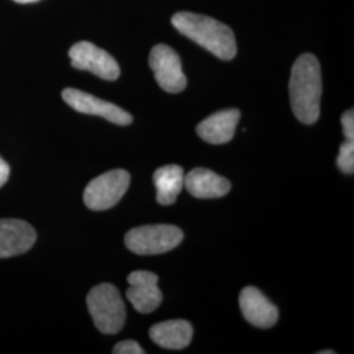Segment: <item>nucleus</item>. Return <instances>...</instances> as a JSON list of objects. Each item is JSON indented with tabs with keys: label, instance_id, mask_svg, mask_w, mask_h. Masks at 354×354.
<instances>
[{
	"label": "nucleus",
	"instance_id": "nucleus-1",
	"mask_svg": "<svg viewBox=\"0 0 354 354\" xmlns=\"http://www.w3.org/2000/svg\"><path fill=\"white\" fill-rule=\"evenodd\" d=\"M322 70L315 55L302 54L291 68V109L294 115L306 125H313L320 115L322 97Z\"/></svg>",
	"mask_w": 354,
	"mask_h": 354
},
{
	"label": "nucleus",
	"instance_id": "nucleus-2",
	"mask_svg": "<svg viewBox=\"0 0 354 354\" xmlns=\"http://www.w3.org/2000/svg\"><path fill=\"white\" fill-rule=\"evenodd\" d=\"M172 26L219 59L230 61L236 55L238 48L232 29L213 17L178 12L172 17Z\"/></svg>",
	"mask_w": 354,
	"mask_h": 354
},
{
	"label": "nucleus",
	"instance_id": "nucleus-3",
	"mask_svg": "<svg viewBox=\"0 0 354 354\" xmlns=\"http://www.w3.org/2000/svg\"><path fill=\"white\" fill-rule=\"evenodd\" d=\"M87 306L92 320L105 335H115L124 328L127 308L120 291L111 283H100L89 291Z\"/></svg>",
	"mask_w": 354,
	"mask_h": 354
},
{
	"label": "nucleus",
	"instance_id": "nucleus-4",
	"mask_svg": "<svg viewBox=\"0 0 354 354\" xmlns=\"http://www.w3.org/2000/svg\"><path fill=\"white\" fill-rule=\"evenodd\" d=\"M184 239L180 228L172 225H150L130 230L125 236L127 250L140 256L160 254L176 248Z\"/></svg>",
	"mask_w": 354,
	"mask_h": 354
},
{
	"label": "nucleus",
	"instance_id": "nucleus-5",
	"mask_svg": "<svg viewBox=\"0 0 354 354\" xmlns=\"http://www.w3.org/2000/svg\"><path fill=\"white\" fill-rule=\"evenodd\" d=\"M130 175L125 169H113L93 178L84 190L86 206L93 212L113 207L127 193Z\"/></svg>",
	"mask_w": 354,
	"mask_h": 354
},
{
	"label": "nucleus",
	"instance_id": "nucleus-6",
	"mask_svg": "<svg viewBox=\"0 0 354 354\" xmlns=\"http://www.w3.org/2000/svg\"><path fill=\"white\" fill-rule=\"evenodd\" d=\"M149 64L160 88L169 93H178L187 87V77L183 73L181 59L176 51L167 45L152 48Z\"/></svg>",
	"mask_w": 354,
	"mask_h": 354
},
{
	"label": "nucleus",
	"instance_id": "nucleus-7",
	"mask_svg": "<svg viewBox=\"0 0 354 354\" xmlns=\"http://www.w3.org/2000/svg\"><path fill=\"white\" fill-rule=\"evenodd\" d=\"M68 55L71 64L77 70H86L105 80H115L121 74L120 66L113 57L88 41L75 44Z\"/></svg>",
	"mask_w": 354,
	"mask_h": 354
},
{
	"label": "nucleus",
	"instance_id": "nucleus-8",
	"mask_svg": "<svg viewBox=\"0 0 354 354\" xmlns=\"http://www.w3.org/2000/svg\"><path fill=\"white\" fill-rule=\"evenodd\" d=\"M62 97L76 112L99 115L120 127H127L133 122L131 114L127 113L112 102H104L87 92L75 88H66L62 92Z\"/></svg>",
	"mask_w": 354,
	"mask_h": 354
},
{
	"label": "nucleus",
	"instance_id": "nucleus-9",
	"mask_svg": "<svg viewBox=\"0 0 354 354\" xmlns=\"http://www.w3.org/2000/svg\"><path fill=\"white\" fill-rule=\"evenodd\" d=\"M158 276L147 270H136L129 274L127 297L140 314L155 311L163 301V294L158 286Z\"/></svg>",
	"mask_w": 354,
	"mask_h": 354
},
{
	"label": "nucleus",
	"instance_id": "nucleus-10",
	"mask_svg": "<svg viewBox=\"0 0 354 354\" xmlns=\"http://www.w3.org/2000/svg\"><path fill=\"white\" fill-rule=\"evenodd\" d=\"M36 239L35 228L26 221L0 219V259L26 253Z\"/></svg>",
	"mask_w": 354,
	"mask_h": 354
},
{
	"label": "nucleus",
	"instance_id": "nucleus-11",
	"mask_svg": "<svg viewBox=\"0 0 354 354\" xmlns=\"http://www.w3.org/2000/svg\"><path fill=\"white\" fill-rule=\"evenodd\" d=\"M239 304L243 317L254 327L270 328L279 320V308L253 286L241 290Z\"/></svg>",
	"mask_w": 354,
	"mask_h": 354
},
{
	"label": "nucleus",
	"instance_id": "nucleus-12",
	"mask_svg": "<svg viewBox=\"0 0 354 354\" xmlns=\"http://www.w3.org/2000/svg\"><path fill=\"white\" fill-rule=\"evenodd\" d=\"M239 120L241 112L238 109L216 112L198 124L197 134L200 138L212 145L227 143L234 138Z\"/></svg>",
	"mask_w": 354,
	"mask_h": 354
},
{
	"label": "nucleus",
	"instance_id": "nucleus-13",
	"mask_svg": "<svg viewBox=\"0 0 354 354\" xmlns=\"http://www.w3.org/2000/svg\"><path fill=\"white\" fill-rule=\"evenodd\" d=\"M184 187L196 198H219L226 196L231 189L227 178L206 168H194L190 171L184 177Z\"/></svg>",
	"mask_w": 354,
	"mask_h": 354
},
{
	"label": "nucleus",
	"instance_id": "nucleus-14",
	"mask_svg": "<svg viewBox=\"0 0 354 354\" xmlns=\"http://www.w3.org/2000/svg\"><path fill=\"white\" fill-rule=\"evenodd\" d=\"M150 337L156 345L165 349H184L189 345L193 328L187 320H168L150 328Z\"/></svg>",
	"mask_w": 354,
	"mask_h": 354
},
{
	"label": "nucleus",
	"instance_id": "nucleus-15",
	"mask_svg": "<svg viewBox=\"0 0 354 354\" xmlns=\"http://www.w3.org/2000/svg\"><path fill=\"white\" fill-rule=\"evenodd\" d=\"M153 184L156 201L165 206L172 205L184 187V169L176 165L160 167L153 174Z\"/></svg>",
	"mask_w": 354,
	"mask_h": 354
},
{
	"label": "nucleus",
	"instance_id": "nucleus-16",
	"mask_svg": "<svg viewBox=\"0 0 354 354\" xmlns=\"http://www.w3.org/2000/svg\"><path fill=\"white\" fill-rule=\"evenodd\" d=\"M337 167L344 174L353 175L354 172V140H346L340 147L337 156Z\"/></svg>",
	"mask_w": 354,
	"mask_h": 354
},
{
	"label": "nucleus",
	"instance_id": "nucleus-17",
	"mask_svg": "<svg viewBox=\"0 0 354 354\" xmlns=\"http://www.w3.org/2000/svg\"><path fill=\"white\" fill-rule=\"evenodd\" d=\"M114 354H143L145 351L140 348L138 342L133 340L118 342L113 348Z\"/></svg>",
	"mask_w": 354,
	"mask_h": 354
},
{
	"label": "nucleus",
	"instance_id": "nucleus-18",
	"mask_svg": "<svg viewBox=\"0 0 354 354\" xmlns=\"http://www.w3.org/2000/svg\"><path fill=\"white\" fill-rule=\"evenodd\" d=\"M342 129L346 140H354V112L353 109L345 112L342 117Z\"/></svg>",
	"mask_w": 354,
	"mask_h": 354
},
{
	"label": "nucleus",
	"instance_id": "nucleus-19",
	"mask_svg": "<svg viewBox=\"0 0 354 354\" xmlns=\"http://www.w3.org/2000/svg\"><path fill=\"white\" fill-rule=\"evenodd\" d=\"M10 165H7L1 158H0V187H3L7 181H8V177H10Z\"/></svg>",
	"mask_w": 354,
	"mask_h": 354
},
{
	"label": "nucleus",
	"instance_id": "nucleus-20",
	"mask_svg": "<svg viewBox=\"0 0 354 354\" xmlns=\"http://www.w3.org/2000/svg\"><path fill=\"white\" fill-rule=\"evenodd\" d=\"M13 1L21 3V4H26V3H35V1H38V0H13Z\"/></svg>",
	"mask_w": 354,
	"mask_h": 354
},
{
	"label": "nucleus",
	"instance_id": "nucleus-21",
	"mask_svg": "<svg viewBox=\"0 0 354 354\" xmlns=\"http://www.w3.org/2000/svg\"><path fill=\"white\" fill-rule=\"evenodd\" d=\"M335 352L333 351H322V352H319V354H333Z\"/></svg>",
	"mask_w": 354,
	"mask_h": 354
}]
</instances>
